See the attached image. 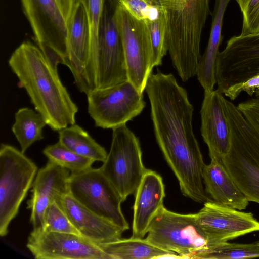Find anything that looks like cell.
I'll return each mask as SVG.
<instances>
[{
  "instance_id": "obj_1",
  "label": "cell",
  "mask_w": 259,
  "mask_h": 259,
  "mask_svg": "<svg viewBox=\"0 0 259 259\" xmlns=\"http://www.w3.org/2000/svg\"><path fill=\"white\" fill-rule=\"evenodd\" d=\"M8 64L25 89L35 109L54 131L75 123L78 109L39 48L30 41L21 43Z\"/></svg>"
},
{
  "instance_id": "obj_2",
  "label": "cell",
  "mask_w": 259,
  "mask_h": 259,
  "mask_svg": "<svg viewBox=\"0 0 259 259\" xmlns=\"http://www.w3.org/2000/svg\"><path fill=\"white\" fill-rule=\"evenodd\" d=\"M166 22L167 51L183 82L196 74L210 0H157Z\"/></svg>"
},
{
  "instance_id": "obj_3",
  "label": "cell",
  "mask_w": 259,
  "mask_h": 259,
  "mask_svg": "<svg viewBox=\"0 0 259 259\" xmlns=\"http://www.w3.org/2000/svg\"><path fill=\"white\" fill-rule=\"evenodd\" d=\"M231 136L223 163L249 201L259 204V133L233 103L221 99Z\"/></svg>"
},
{
  "instance_id": "obj_4",
  "label": "cell",
  "mask_w": 259,
  "mask_h": 259,
  "mask_svg": "<svg viewBox=\"0 0 259 259\" xmlns=\"http://www.w3.org/2000/svg\"><path fill=\"white\" fill-rule=\"evenodd\" d=\"M37 166L15 147L2 143L0 146V236L9 232L11 221L32 187Z\"/></svg>"
},
{
  "instance_id": "obj_5",
  "label": "cell",
  "mask_w": 259,
  "mask_h": 259,
  "mask_svg": "<svg viewBox=\"0 0 259 259\" xmlns=\"http://www.w3.org/2000/svg\"><path fill=\"white\" fill-rule=\"evenodd\" d=\"M145 238L163 250L176 253L182 258L193 257L210 246L197 223L195 213L181 214L163 206L152 220Z\"/></svg>"
},
{
  "instance_id": "obj_6",
  "label": "cell",
  "mask_w": 259,
  "mask_h": 259,
  "mask_svg": "<svg viewBox=\"0 0 259 259\" xmlns=\"http://www.w3.org/2000/svg\"><path fill=\"white\" fill-rule=\"evenodd\" d=\"M112 130L110 149L100 168L124 201L135 195L147 169L138 138L126 125Z\"/></svg>"
},
{
  "instance_id": "obj_7",
  "label": "cell",
  "mask_w": 259,
  "mask_h": 259,
  "mask_svg": "<svg viewBox=\"0 0 259 259\" xmlns=\"http://www.w3.org/2000/svg\"><path fill=\"white\" fill-rule=\"evenodd\" d=\"M69 193L86 208L110 222L123 232L129 224L121 209L123 200L100 168L70 173Z\"/></svg>"
},
{
  "instance_id": "obj_8",
  "label": "cell",
  "mask_w": 259,
  "mask_h": 259,
  "mask_svg": "<svg viewBox=\"0 0 259 259\" xmlns=\"http://www.w3.org/2000/svg\"><path fill=\"white\" fill-rule=\"evenodd\" d=\"M67 25V54L65 59L78 90L86 95L97 89V67L90 25L83 3L74 0Z\"/></svg>"
},
{
  "instance_id": "obj_9",
  "label": "cell",
  "mask_w": 259,
  "mask_h": 259,
  "mask_svg": "<svg viewBox=\"0 0 259 259\" xmlns=\"http://www.w3.org/2000/svg\"><path fill=\"white\" fill-rule=\"evenodd\" d=\"M88 111L96 127L114 129L139 115L146 103L143 94L128 80L87 95Z\"/></svg>"
},
{
  "instance_id": "obj_10",
  "label": "cell",
  "mask_w": 259,
  "mask_h": 259,
  "mask_svg": "<svg viewBox=\"0 0 259 259\" xmlns=\"http://www.w3.org/2000/svg\"><path fill=\"white\" fill-rule=\"evenodd\" d=\"M117 0H104L97 51V89L128 80L121 35L115 18Z\"/></svg>"
},
{
  "instance_id": "obj_11",
  "label": "cell",
  "mask_w": 259,
  "mask_h": 259,
  "mask_svg": "<svg viewBox=\"0 0 259 259\" xmlns=\"http://www.w3.org/2000/svg\"><path fill=\"white\" fill-rule=\"evenodd\" d=\"M115 18L122 41L128 80L143 93L152 71V47L148 27L145 22L134 17L118 0Z\"/></svg>"
},
{
  "instance_id": "obj_12",
  "label": "cell",
  "mask_w": 259,
  "mask_h": 259,
  "mask_svg": "<svg viewBox=\"0 0 259 259\" xmlns=\"http://www.w3.org/2000/svg\"><path fill=\"white\" fill-rule=\"evenodd\" d=\"M259 74V33L234 36L219 52L215 63L218 90L222 94L230 86Z\"/></svg>"
},
{
  "instance_id": "obj_13",
  "label": "cell",
  "mask_w": 259,
  "mask_h": 259,
  "mask_svg": "<svg viewBox=\"0 0 259 259\" xmlns=\"http://www.w3.org/2000/svg\"><path fill=\"white\" fill-rule=\"evenodd\" d=\"M26 247L36 259H111L97 243L72 233L32 230Z\"/></svg>"
},
{
  "instance_id": "obj_14",
  "label": "cell",
  "mask_w": 259,
  "mask_h": 259,
  "mask_svg": "<svg viewBox=\"0 0 259 259\" xmlns=\"http://www.w3.org/2000/svg\"><path fill=\"white\" fill-rule=\"evenodd\" d=\"M203 204L195 215L208 240L209 246L259 231V222L251 212L241 211L213 200Z\"/></svg>"
},
{
  "instance_id": "obj_15",
  "label": "cell",
  "mask_w": 259,
  "mask_h": 259,
  "mask_svg": "<svg viewBox=\"0 0 259 259\" xmlns=\"http://www.w3.org/2000/svg\"><path fill=\"white\" fill-rule=\"evenodd\" d=\"M21 1L37 46L40 49H53L65 60L67 54V25L56 0Z\"/></svg>"
},
{
  "instance_id": "obj_16",
  "label": "cell",
  "mask_w": 259,
  "mask_h": 259,
  "mask_svg": "<svg viewBox=\"0 0 259 259\" xmlns=\"http://www.w3.org/2000/svg\"><path fill=\"white\" fill-rule=\"evenodd\" d=\"M70 173L67 169L49 161L37 171L31 187V197L27 202V208L31 211L30 222L32 230H43L46 209L69 193Z\"/></svg>"
},
{
  "instance_id": "obj_17",
  "label": "cell",
  "mask_w": 259,
  "mask_h": 259,
  "mask_svg": "<svg viewBox=\"0 0 259 259\" xmlns=\"http://www.w3.org/2000/svg\"><path fill=\"white\" fill-rule=\"evenodd\" d=\"M218 89L204 93L200 110V131L210 159L223 160L231 145V136Z\"/></svg>"
},
{
  "instance_id": "obj_18",
  "label": "cell",
  "mask_w": 259,
  "mask_h": 259,
  "mask_svg": "<svg viewBox=\"0 0 259 259\" xmlns=\"http://www.w3.org/2000/svg\"><path fill=\"white\" fill-rule=\"evenodd\" d=\"M135 196L131 237L143 239L152 220L164 206L165 187L161 176L147 169Z\"/></svg>"
},
{
  "instance_id": "obj_19",
  "label": "cell",
  "mask_w": 259,
  "mask_h": 259,
  "mask_svg": "<svg viewBox=\"0 0 259 259\" xmlns=\"http://www.w3.org/2000/svg\"><path fill=\"white\" fill-rule=\"evenodd\" d=\"M57 202L85 238L97 244L121 239L123 231L120 228L86 208L69 193L61 197Z\"/></svg>"
},
{
  "instance_id": "obj_20",
  "label": "cell",
  "mask_w": 259,
  "mask_h": 259,
  "mask_svg": "<svg viewBox=\"0 0 259 259\" xmlns=\"http://www.w3.org/2000/svg\"><path fill=\"white\" fill-rule=\"evenodd\" d=\"M210 159L209 164H205L202 170L207 194L221 205L239 210L245 209L249 201L232 178L223 160Z\"/></svg>"
},
{
  "instance_id": "obj_21",
  "label": "cell",
  "mask_w": 259,
  "mask_h": 259,
  "mask_svg": "<svg viewBox=\"0 0 259 259\" xmlns=\"http://www.w3.org/2000/svg\"><path fill=\"white\" fill-rule=\"evenodd\" d=\"M231 0H215L208 42L201 56L196 71L197 79L205 92L212 91L217 83L215 68L219 48L222 41V29L225 12Z\"/></svg>"
},
{
  "instance_id": "obj_22",
  "label": "cell",
  "mask_w": 259,
  "mask_h": 259,
  "mask_svg": "<svg viewBox=\"0 0 259 259\" xmlns=\"http://www.w3.org/2000/svg\"><path fill=\"white\" fill-rule=\"evenodd\" d=\"M97 244L111 259L182 258L176 253L160 249L144 238L131 237Z\"/></svg>"
},
{
  "instance_id": "obj_23",
  "label": "cell",
  "mask_w": 259,
  "mask_h": 259,
  "mask_svg": "<svg viewBox=\"0 0 259 259\" xmlns=\"http://www.w3.org/2000/svg\"><path fill=\"white\" fill-rule=\"evenodd\" d=\"M76 153L103 162L107 156L105 149L75 123L59 131V141Z\"/></svg>"
},
{
  "instance_id": "obj_24",
  "label": "cell",
  "mask_w": 259,
  "mask_h": 259,
  "mask_svg": "<svg viewBox=\"0 0 259 259\" xmlns=\"http://www.w3.org/2000/svg\"><path fill=\"white\" fill-rule=\"evenodd\" d=\"M15 119L12 131L24 153L34 143L44 139L42 129L47 123L39 113L27 107L19 109Z\"/></svg>"
},
{
  "instance_id": "obj_25",
  "label": "cell",
  "mask_w": 259,
  "mask_h": 259,
  "mask_svg": "<svg viewBox=\"0 0 259 259\" xmlns=\"http://www.w3.org/2000/svg\"><path fill=\"white\" fill-rule=\"evenodd\" d=\"M259 257L258 241L249 244H217L195 254L192 259H242Z\"/></svg>"
},
{
  "instance_id": "obj_26",
  "label": "cell",
  "mask_w": 259,
  "mask_h": 259,
  "mask_svg": "<svg viewBox=\"0 0 259 259\" xmlns=\"http://www.w3.org/2000/svg\"><path fill=\"white\" fill-rule=\"evenodd\" d=\"M48 161L69 170L71 173L80 172L92 167L95 162L92 159L80 155L59 141L47 146L42 151Z\"/></svg>"
},
{
  "instance_id": "obj_27",
  "label": "cell",
  "mask_w": 259,
  "mask_h": 259,
  "mask_svg": "<svg viewBox=\"0 0 259 259\" xmlns=\"http://www.w3.org/2000/svg\"><path fill=\"white\" fill-rule=\"evenodd\" d=\"M148 27L152 47L151 68L162 64L167 52L166 22L162 10L158 17L145 22Z\"/></svg>"
},
{
  "instance_id": "obj_28",
  "label": "cell",
  "mask_w": 259,
  "mask_h": 259,
  "mask_svg": "<svg viewBox=\"0 0 259 259\" xmlns=\"http://www.w3.org/2000/svg\"><path fill=\"white\" fill-rule=\"evenodd\" d=\"M42 231L81 235L56 201L51 203L45 212Z\"/></svg>"
},
{
  "instance_id": "obj_29",
  "label": "cell",
  "mask_w": 259,
  "mask_h": 259,
  "mask_svg": "<svg viewBox=\"0 0 259 259\" xmlns=\"http://www.w3.org/2000/svg\"><path fill=\"white\" fill-rule=\"evenodd\" d=\"M134 17L146 22L157 18L162 9L157 0H118Z\"/></svg>"
},
{
  "instance_id": "obj_30",
  "label": "cell",
  "mask_w": 259,
  "mask_h": 259,
  "mask_svg": "<svg viewBox=\"0 0 259 259\" xmlns=\"http://www.w3.org/2000/svg\"><path fill=\"white\" fill-rule=\"evenodd\" d=\"M241 36L259 33V0H250L242 13Z\"/></svg>"
},
{
  "instance_id": "obj_31",
  "label": "cell",
  "mask_w": 259,
  "mask_h": 259,
  "mask_svg": "<svg viewBox=\"0 0 259 259\" xmlns=\"http://www.w3.org/2000/svg\"><path fill=\"white\" fill-rule=\"evenodd\" d=\"M259 89V74L252 76L247 80L236 83L228 88L224 94L231 100H235L243 91L252 96Z\"/></svg>"
},
{
  "instance_id": "obj_32",
  "label": "cell",
  "mask_w": 259,
  "mask_h": 259,
  "mask_svg": "<svg viewBox=\"0 0 259 259\" xmlns=\"http://www.w3.org/2000/svg\"><path fill=\"white\" fill-rule=\"evenodd\" d=\"M56 1L67 22L72 10L73 0H56Z\"/></svg>"
},
{
  "instance_id": "obj_33",
  "label": "cell",
  "mask_w": 259,
  "mask_h": 259,
  "mask_svg": "<svg viewBox=\"0 0 259 259\" xmlns=\"http://www.w3.org/2000/svg\"><path fill=\"white\" fill-rule=\"evenodd\" d=\"M239 5L240 10L243 13L245 10L250 0H236Z\"/></svg>"
},
{
  "instance_id": "obj_34",
  "label": "cell",
  "mask_w": 259,
  "mask_h": 259,
  "mask_svg": "<svg viewBox=\"0 0 259 259\" xmlns=\"http://www.w3.org/2000/svg\"><path fill=\"white\" fill-rule=\"evenodd\" d=\"M258 243H259V241H258Z\"/></svg>"
}]
</instances>
